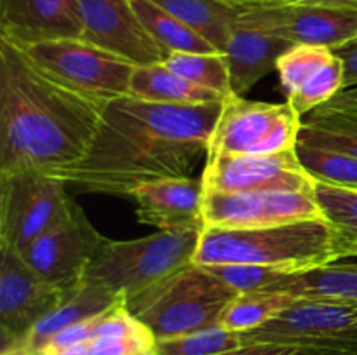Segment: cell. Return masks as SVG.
Wrapping results in <instances>:
<instances>
[{
    "label": "cell",
    "instance_id": "6da1fadb",
    "mask_svg": "<svg viewBox=\"0 0 357 355\" xmlns=\"http://www.w3.org/2000/svg\"><path fill=\"white\" fill-rule=\"evenodd\" d=\"M222 106L150 103L129 94L108 101L89 152L54 178L114 197H132L162 178H187L208 153Z\"/></svg>",
    "mask_w": 357,
    "mask_h": 355
},
{
    "label": "cell",
    "instance_id": "7a4b0ae2",
    "mask_svg": "<svg viewBox=\"0 0 357 355\" xmlns=\"http://www.w3.org/2000/svg\"><path fill=\"white\" fill-rule=\"evenodd\" d=\"M107 104L58 82L0 38V174L33 169L56 176L79 164Z\"/></svg>",
    "mask_w": 357,
    "mask_h": 355
},
{
    "label": "cell",
    "instance_id": "3957f363",
    "mask_svg": "<svg viewBox=\"0 0 357 355\" xmlns=\"http://www.w3.org/2000/svg\"><path fill=\"white\" fill-rule=\"evenodd\" d=\"M344 260L333 228L324 218L268 228H204L194 261L211 265H264L295 271Z\"/></svg>",
    "mask_w": 357,
    "mask_h": 355
},
{
    "label": "cell",
    "instance_id": "277c9868",
    "mask_svg": "<svg viewBox=\"0 0 357 355\" xmlns=\"http://www.w3.org/2000/svg\"><path fill=\"white\" fill-rule=\"evenodd\" d=\"M204 228L157 230L131 240L107 239L94 254L86 282L98 284L126 301L142 294L192 263Z\"/></svg>",
    "mask_w": 357,
    "mask_h": 355
},
{
    "label": "cell",
    "instance_id": "5b68a950",
    "mask_svg": "<svg viewBox=\"0 0 357 355\" xmlns=\"http://www.w3.org/2000/svg\"><path fill=\"white\" fill-rule=\"evenodd\" d=\"M236 296L208 267L192 261L126 305L159 341L218 326Z\"/></svg>",
    "mask_w": 357,
    "mask_h": 355
},
{
    "label": "cell",
    "instance_id": "8992f818",
    "mask_svg": "<svg viewBox=\"0 0 357 355\" xmlns=\"http://www.w3.org/2000/svg\"><path fill=\"white\" fill-rule=\"evenodd\" d=\"M243 341L281 345L316 355H357V301L296 298L271 322L244 333Z\"/></svg>",
    "mask_w": 357,
    "mask_h": 355
},
{
    "label": "cell",
    "instance_id": "52a82bcc",
    "mask_svg": "<svg viewBox=\"0 0 357 355\" xmlns=\"http://www.w3.org/2000/svg\"><path fill=\"white\" fill-rule=\"evenodd\" d=\"M303 117L284 103L251 101L244 96L223 100L208 155H271L298 145Z\"/></svg>",
    "mask_w": 357,
    "mask_h": 355
},
{
    "label": "cell",
    "instance_id": "ba28073f",
    "mask_svg": "<svg viewBox=\"0 0 357 355\" xmlns=\"http://www.w3.org/2000/svg\"><path fill=\"white\" fill-rule=\"evenodd\" d=\"M20 49L42 72L87 96L112 101L129 94L136 65L84 38H61Z\"/></svg>",
    "mask_w": 357,
    "mask_h": 355
},
{
    "label": "cell",
    "instance_id": "9c48e42d",
    "mask_svg": "<svg viewBox=\"0 0 357 355\" xmlns=\"http://www.w3.org/2000/svg\"><path fill=\"white\" fill-rule=\"evenodd\" d=\"M72 200L65 181L42 171L0 174V249L23 253L68 211Z\"/></svg>",
    "mask_w": 357,
    "mask_h": 355
},
{
    "label": "cell",
    "instance_id": "30bf717a",
    "mask_svg": "<svg viewBox=\"0 0 357 355\" xmlns=\"http://www.w3.org/2000/svg\"><path fill=\"white\" fill-rule=\"evenodd\" d=\"M107 237L72 200L68 211L23 251V258L47 282L73 292L86 282V271Z\"/></svg>",
    "mask_w": 357,
    "mask_h": 355
},
{
    "label": "cell",
    "instance_id": "8fae6325",
    "mask_svg": "<svg viewBox=\"0 0 357 355\" xmlns=\"http://www.w3.org/2000/svg\"><path fill=\"white\" fill-rule=\"evenodd\" d=\"M241 14L291 44L337 51L357 38V0H296L244 9Z\"/></svg>",
    "mask_w": 357,
    "mask_h": 355
},
{
    "label": "cell",
    "instance_id": "7c38bea8",
    "mask_svg": "<svg viewBox=\"0 0 357 355\" xmlns=\"http://www.w3.org/2000/svg\"><path fill=\"white\" fill-rule=\"evenodd\" d=\"M324 218L316 190H204L206 228L251 230Z\"/></svg>",
    "mask_w": 357,
    "mask_h": 355
},
{
    "label": "cell",
    "instance_id": "4fadbf2b",
    "mask_svg": "<svg viewBox=\"0 0 357 355\" xmlns=\"http://www.w3.org/2000/svg\"><path fill=\"white\" fill-rule=\"evenodd\" d=\"M68 294L72 292L61 291L35 271L21 253L0 249L2 348L20 341Z\"/></svg>",
    "mask_w": 357,
    "mask_h": 355
},
{
    "label": "cell",
    "instance_id": "5bb4252c",
    "mask_svg": "<svg viewBox=\"0 0 357 355\" xmlns=\"http://www.w3.org/2000/svg\"><path fill=\"white\" fill-rule=\"evenodd\" d=\"M204 190H316V180L300 164L296 148L271 155H208Z\"/></svg>",
    "mask_w": 357,
    "mask_h": 355
},
{
    "label": "cell",
    "instance_id": "9a60e30c",
    "mask_svg": "<svg viewBox=\"0 0 357 355\" xmlns=\"http://www.w3.org/2000/svg\"><path fill=\"white\" fill-rule=\"evenodd\" d=\"M82 38L132 65L164 63L166 54L150 37L131 0H79Z\"/></svg>",
    "mask_w": 357,
    "mask_h": 355
},
{
    "label": "cell",
    "instance_id": "2e32d148",
    "mask_svg": "<svg viewBox=\"0 0 357 355\" xmlns=\"http://www.w3.org/2000/svg\"><path fill=\"white\" fill-rule=\"evenodd\" d=\"M286 101L305 117L344 90V61L330 47L295 44L279 58Z\"/></svg>",
    "mask_w": 357,
    "mask_h": 355
},
{
    "label": "cell",
    "instance_id": "e0dca14e",
    "mask_svg": "<svg viewBox=\"0 0 357 355\" xmlns=\"http://www.w3.org/2000/svg\"><path fill=\"white\" fill-rule=\"evenodd\" d=\"M0 38L17 47L82 38L79 0H0Z\"/></svg>",
    "mask_w": 357,
    "mask_h": 355
},
{
    "label": "cell",
    "instance_id": "ac0fdd59",
    "mask_svg": "<svg viewBox=\"0 0 357 355\" xmlns=\"http://www.w3.org/2000/svg\"><path fill=\"white\" fill-rule=\"evenodd\" d=\"M136 218L157 230L204 225V183L195 178H162L136 188Z\"/></svg>",
    "mask_w": 357,
    "mask_h": 355
},
{
    "label": "cell",
    "instance_id": "d6986e66",
    "mask_svg": "<svg viewBox=\"0 0 357 355\" xmlns=\"http://www.w3.org/2000/svg\"><path fill=\"white\" fill-rule=\"evenodd\" d=\"M291 45L295 44L239 14L223 52L229 61L234 94L244 96L250 93L264 77L278 68L279 58Z\"/></svg>",
    "mask_w": 357,
    "mask_h": 355
},
{
    "label": "cell",
    "instance_id": "ffe728a7",
    "mask_svg": "<svg viewBox=\"0 0 357 355\" xmlns=\"http://www.w3.org/2000/svg\"><path fill=\"white\" fill-rule=\"evenodd\" d=\"M126 299L98 284L84 282L79 289L66 296L54 310L42 317L20 341L2 348V355H38L44 345L54 334L82 320L93 319L114 308L119 301Z\"/></svg>",
    "mask_w": 357,
    "mask_h": 355
},
{
    "label": "cell",
    "instance_id": "44dd1931",
    "mask_svg": "<svg viewBox=\"0 0 357 355\" xmlns=\"http://www.w3.org/2000/svg\"><path fill=\"white\" fill-rule=\"evenodd\" d=\"M298 143L347 153L357 159V97L342 90L305 115Z\"/></svg>",
    "mask_w": 357,
    "mask_h": 355
},
{
    "label": "cell",
    "instance_id": "7402d4cb",
    "mask_svg": "<svg viewBox=\"0 0 357 355\" xmlns=\"http://www.w3.org/2000/svg\"><path fill=\"white\" fill-rule=\"evenodd\" d=\"M129 96L164 104H206L225 100L222 94L183 79L164 63L136 65L129 84Z\"/></svg>",
    "mask_w": 357,
    "mask_h": 355
},
{
    "label": "cell",
    "instance_id": "603a6c76",
    "mask_svg": "<svg viewBox=\"0 0 357 355\" xmlns=\"http://www.w3.org/2000/svg\"><path fill=\"white\" fill-rule=\"evenodd\" d=\"M268 291L295 298H328L357 301V261L340 260L310 270L295 271L272 285Z\"/></svg>",
    "mask_w": 357,
    "mask_h": 355
},
{
    "label": "cell",
    "instance_id": "cb8c5ba5",
    "mask_svg": "<svg viewBox=\"0 0 357 355\" xmlns=\"http://www.w3.org/2000/svg\"><path fill=\"white\" fill-rule=\"evenodd\" d=\"M188 28L208 40L216 51L225 52L230 30L241 9L223 0H152Z\"/></svg>",
    "mask_w": 357,
    "mask_h": 355
},
{
    "label": "cell",
    "instance_id": "d4e9b609",
    "mask_svg": "<svg viewBox=\"0 0 357 355\" xmlns=\"http://www.w3.org/2000/svg\"><path fill=\"white\" fill-rule=\"evenodd\" d=\"M131 6L150 37L157 42L167 56L176 52H215L216 49L208 40L195 33L192 28L181 23L178 17L164 10L152 0H131ZM220 52V51H218Z\"/></svg>",
    "mask_w": 357,
    "mask_h": 355
},
{
    "label": "cell",
    "instance_id": "484cf974",
    "mask_svg": "<svg viewBox=\"0 0 357 355\" xmlns=\"http://www.w3.org/2000/svg\"><path fill=\"white\" fill-rule=\"evenodd\" d=\"M295 301V296L278 291L239 292L223 310L218 324L234 333H250L271 322Z\"/></svg>",
    "mask_w": 357,
    "mask_h": 355
},
{
    "label": "cell",
    "instance_id": "4316f807",
    "mask_svg": "<svg viewBox=\"0 0 357 355\" xmlns=\"http://www.w3.org/2000/svg\"><path fill=\"white\" fill-rule=\"evenodd\" d=\"M316 197L324 219L333 228L344 260L357 258V188L316 181Z\"/></svg>",
    "mask_w": 357,
    "mask_h": 355
},
{
    "label": "cell",
    "instance_id": "83f0119b",
    "mask_svg": "<svg viewBox=\"0 0 357 355\" xmlns=\"http://www.w3.org/2000/svg\"><path fill=\"white\" fill-rule=\"evenodd\" d=\"M164 65L183 79L215 90L223 97L234 94L229 61L223 52H176L167 56Z\"/></svg>",
    "mask_w": 357,
    "mask_h": 355
},
{
    "label": "cell",
    "instance_id": "f1b7e54d",
    "mask_svg": "<svg viewBox=\"0 0 357 355\" xmlns=\"http://www.w3.org/2000/svg\"><path fill=\"white\" fill-rule=\"evenodd\" d=\"M244 347L243 334L218 326L206 327L176 338L159 340L157 355H223Z\"/></svg>",
    "mask_w": 357,
    "mask_h": 355
},
{
    "label": "cell",
    "instance_id": "f546056e",
    "mask_svg": "<svg viewBox=\"0 0 357 355\" xmlns=\"http://www.w3.org/2000/svg\"><path fill=\"white\" fill-rule=\"evenodd\" d=\"M296 155L303 169L316 181L342 188H357V159L342 152L296 145Z\"/></svg>",
    "mask_w": 357,
    "mask_h": 355
},
{
    "label": "cell",
    "instance_id": "4dcf8cb0",
    "mask_svg": "<svg viewBox=\"0 0 357 355\" xmlns=\"http://www.w3.org/2000/svg\"><path fill=\"white\" fill-rule=\"evenodd\" d=\"M204 267V265H202ZM209 271L216 275L222 282H225L230 289L239 292H255L268 291L272 285L289 275V271L281 268L264 267V265H248V263H232V265H211Z\"/></svg>",
    "mask_w": 357,
    "mask_h": 355
},
{
    "label": "cell",
    "instance_id": "1f68e13d",
    "mask_svg": "<svg viewBox=\"0 0 357 355\" xmlns=\"http://www.w3.org/2000/svg\"><path fill=\"white\" fill-rule=\"evenodd\" d=\"M157 340L149 338H93L87 355H139L155 348Z\"/></svg>",
    "mask_w": 357,
    "mask_h": 355
},
{
    "label": "cell",
    "instance_id": "d6a6232c",
    "mask_svg": "<svg viewBox=\"0 0 357 355\" xmlns=\"http://www.w3.org/2000/svg\"><path fill=\"white\" fill-rule=\"evenodd\" d=\"M101 315H103V313H101ZM101 315L82 320V322H77L73 324V326L66 327V329L59 331L58 334H54V336L44 345V348L38 352V355H58L59 352H63L65 348L91 341L94 338V333H96L98 320H100Z\"/></svg>",
    "mask_w": 357,
    "mask_h": 355
},
{
    "label": "cell",
    "instance_id": "836d02e7",
    "mask_svg": "<svg viewBox=\"0 0 357 355\" xmlns=\"http://www.w3.org/2000/svg\"><path fill=\"white\" fill-rule=\"evenodd\" d=\"M335 52L344 61V90L354 89L357 87V38Z\"/></svg>",
    "mask_w": 357,
    "mask_h": 355
},
{
    "label": "cell",
    "instance_id": "e575fe53",
    "mask_svg": "<svg viewBox=\"0 0 357 355\" xmlns=\"http://www.w3.org/2000/svg\"><path fill=\"white\" fill-rule=\"evenodd\" d=\"M223 355H314L309 352L298 350L291 347H281V345H267V343H255L244 345L237 350L227 352Z\"/></svg>",
    "mask_w": 357,
    "mask_h": 355
},
{
    "label": "cell",
    "instance_id": "d590c367",
    "mask_svg": "<svg viewBox=\"0 0 357 355\" xmlns=\"http://www.w3.org/2000/svg\"><path fill=\"white\" fill-rule=\"evenodd\" d=\"M229 6L236 9H255V7H267V6H281V3L296 2V0H223Z\"/></svg>",
    "mask_w": 357,
    "mask_h": 355
},
{
    "label": "cell",
    "instance_id": "8d00e7d4",
    "mask_svg": "<svg viewBox=\"0 0 357 355\" xmlns=\"http://www.w3.org/2000/svg\"><path fill=\"white\" fill-rule=\"evenodd\" d=\"M87 347H89V341L87 343H79L73 345V347L65 348L63 352H59L58 355H87Z\"/></svg>",
    "mask_w": 357,
    "mask_h": 355
},
{
    "label": "cell",
    "instance_id": "74e56055",
    "mask_svg": "<svg viewBox=\"0 0 357 355\" xmlns=\"http://www.w3.org/2000/svg\"><path fill=\"white\" fill-rule=\"evenodd\" d=\"M139 355H157V354H155V348H153V350L145 352V354H139Z\"/></svg>",
    "mask_w": 357,
    "mask_h": 355
},
{
    "label": "cell",
    "instance_id": "f35d334b",
    "mask_svg": "<svg viewBox=\"0 0 357 355\" xmlns=\"http://www.w3.org/2000/svg\"><path fill=\"white\" fill-rule=\"evenodd\" d=\"M349 90V93H351V94H354V96L357 97V87H354V89H347Z\"/></svg>",
    "mask_w": 357,
    "mask_h": 355
},
{
    "label": "cell",
    "instance_id": "ab89813d",
    "mask_svg": "<svg viewBox=\"0 0 357 355\" xmlns=\"http://www.w3.org/2000/svg\"><path fill=\"white\" fill-rule=\"evenodd\" d=\"M314 355H316V354H314Z\"/></svg>",
    "mask_w": 357,
    "mask_h": 355
}]
</instances>
